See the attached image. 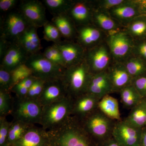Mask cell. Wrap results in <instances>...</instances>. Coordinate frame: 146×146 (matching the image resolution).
<instances>
[{
    "instance_id": "cell-1",
    "label": "cell",
    "mask_w": 146,
    "mask_h": 146,
    "mask_svg": "<svg viewBox=\"0 0 146 146\" xmlns=\"http://www.w3.org/2000/svg\"><path fill=\"white\" fill-rule=\"evenodd\" d=\"M93 74L84 58L66 68L61 80L68 96L76 98L86 94Z\"/></svg>"
},
{
    "instance_id": "cell-33",
    "label": "cell",
    "mask_w": 146,
    "mask_h": 146,
    "mask_svg": "<svg viewBox=\"0 0 146 146\" xmlns=\"http://www.w3.org/2000/svg\"><path fill=\"white\" fill-rule=\"evenodd\" d=\"M28 125L16 121L11 124L9 132L8 141L10 143H15L22 137L28 128Z\"/></svg>"
},
{
    "instance_id": "cell-16",
    "label": "cell",
    "mask_w": 146,
    "mask_h": 146,
    "mask_svg": "<svg viewBox=\"0 0 146 146\" xmlns=\"http://www.w3.org/2000/svg\"><path fill=\"white\" fill-rule=\"evenodd\" d=\"M54 44L61 52L66 68L84 59L86 49L74 40L64 39Z\"/></svg>"
},
{
    "instance_id": "cell-22",
    "label": "cell",
    "mask_w": 146,
    "mask_h": 146,
    "mask_svg": "<svg viewBox=\"0 0 146 146\" xmlns=\"http://www.w3.org/2000/svg\"><path fill=\"white\" fill-rule=\"evenodd\" d=\"M92 23L107 35L124 29L107 11L94 7Z\"/></svg>"
},
{
    "instance_id": "cell-40",
    "label": "cell",
    "mask_w": 146,
    "mask_h": 146,
    "mask_svg": "<svg viewBox=\"0 0 146 146\" xmlns=\"http://www.w3.org/2000/svg\"><path fill=\"white\" fill-rule=\"evenodd\" d=\"M131 84L142 98H146V74L133 78Z\"/></svg>"
},
{
    "instance_id": "cell-11",
    "label": "cell",
    "mask_w": 146,
    "mask_h": 146,
    "mask_svg": "<svg viewBox=\"0 0 146 146\" xmlns=\"http://www.w3.org/2000/svg\"><path fill=\"white\" fill-rule=\"evenodd\" d=\"M142 131L122 120L115 122L112 136L123 146H140Z\"/></svg>"
},
{
    "instance_id": "cell-32",
    "label": "cell",
    "mask_w": 146,
    "mask_h": 146,
    "mask_svg": "<svg viewBox=\"0 0 146 146\" xmlns=\"http://www.w3.org/2000/svg\"><path fill=\"white\" fill-rule=\"evenodd\" d=\"M44 38L47 41L53 42L56 44L61 41L63 38L57 28L48 21L44 27Z\"/></svg>"
},
{
    "instance_id": "cell-42",
    "label": "cell",
    "mask_w": 146,
    "mask_h": 146,
    "mask_svg": "<svg viewBox=\"0 0 146 146\" xmlns=\"http://www.w3.org/2000/svg\"><path fill=\"white\" fill-rule=\"evenodd\" d=\"M11 91L16 94L19 98H23L27 97L29 89L21 84L18 83L13 86Z\"/></svg>"
},
{
    "instance_id": "cell-14",
    "label": "cell",
    "mask_w": 146,
    "mask_h": 146,
    "mask_svg": "<svg viewBox=\"0 0 146 146\" xmlns=\"http://www.w3.org/2000/svg\"><path fill=\"white\" fill-rule=\"evenodd\" d=\"M29 56L18 43H11L1 58L0 67L9 72H12L20 65L25 64Z\"/></svg>"
},
{
    "instance_id": "cell-34",
    "label": "cell",
    "mask_w": 146,
    "mask_h": 146,
    "mask_svg": "<svg viewBox=\"0 0 146 146\" xmlns=\"http://www.w3.org/2000/svg\"><path fill=\"white\" fill-rule=\"evenodd\" d=\"M13 86L20 83L25 79L32 76V71L25 64L20 65L11 72Z\"/></svg>"
},
{
    "instance_id": "cell-23",
    "label": "cell",
    "mask_w": 146,
    "mask_h": 146,
    "mask_svg": "<svg viewBox=\"0 0 146 146\" xmlns=\"http://www.w3.org/2000/svg\"><path fill=\"white\" fill-rule=\"evenodd\" d=\"M51 22L57 28L64 39L74 40L76 39V27L67 13L53 16Z\"/></svg>"
},
{
    "instance_id": "cell-6",
    "label": "cell",
    "mask_w": 146,
    "mask_h": 146,
    "mask_svg": "<svg viewBox=\"0 0 146 146\" xmlns=\"http://www.w3.org/2000/svg\"><path fill=\"white\" fill-rule=\"evenodd\" d=\"M30 25H31L19 10L9 12L1 24L0 39L10 44L16 43Z\"/></svg>"
},
{
    "instance_id": "cell-13",
    "label": "cell",
    "mask_w": 146,
    "mask_h": 146,
    "mask_svg": "<svg viewBox=\"0 0 146 146\" xmlns=\"http://www.w3.org/2000/svg\"><path fill=\"white\" fill-rule=\"evenodd\" d=\"M76 41L86 50L105 40L107 34L93 24L76 27Z\"/></svg>"
},
{
    "instance_id": "cell-28",
    "label": "cell",
    "mask_w": 146,
    "mask_h": 146,
    "mask_svg": "<svg viewBox=\"0 0 146 146\" xmlns=\"http://www.w3.org/2000/svg\"><path fill=\"white\" fill-rule=\"evenodd\" d=\"M119 93L122 104L128 109H132L143 99L132 84L123 88Z\"/></svg>"
},
{
    "instance_id": "cell-5",
    "label": "cell",
    "mask_w": 146,
    "mask_h": 146,
    "mask_svg": "<svg viewBox=\"0 0 146 146\" xmlns=\"http://www.w3.org/2000/svg\"><path fill=\"white\" fill-rule=\"evenodd\" d=\"M105 41L114 62L123 63L132 56L135 41L124 29L107 35Z\"/></svg>"
},
{
    "instance_id": "cell-27",
    "label": "cell",
    "mask_w": 146,
    "mask_h": 146,
    "mask_svg": "<svg viewBox=\"0 0 146 146\" xmlns=\"http://www.w3.org/2000/svg\"><path fill=\"white\" fill-rule=\"evenodd\" d=\"M123 121L131 126L143 129L146 127V106L142 102L133 107Z\"/></svg>"
},
{
    "instance_id": "cell-2",
    "label": "cell",
    "mask_w": 146,
    "mask_h": 146,
    "mask_svg": "<svg viewBox=\"0 0 146 146\" xmlns=\"http://www.w3.org/2000/svg\"><path fill=\"white\" fill-rule=\"evenodd\" d=\"M81 120L82 127L91 138L103 143L112 137L116 121L108 117L98 108Z\"/></svg>"
},
{
    "instance_id": "cell-4",
    "label": "cell",
    "mask_w": 146,
    "mask_h": 146,
    "mask_svg": "<svg viewBox=\"0 0 146 146\" xmlns=\"http://www.w3.org/2000/svg\"><path fill=\"white\" fill-rule=\"evenodd\" d=\"M25 64L33 76L45 82L61 79L66 69L52 63L41 52L29 56Z\"/></svg>"
},
{
    "instance_id": "cell-24",
    "label": "cell",
    "mask_w": 146,
    "mask_h": 146,
    "mask_svg": "<svg viewBox=\"0 0 146 146\" xmlns=\"http://www.w3.org/2000/svg\"><path fill=\"white\" fill-rule=\"evenodd\" d=\"M98 108L111 119L115 121L122 120L117 100L110 95H106L100 100Z\"/></svg>"
},
{
    "instance_id": "cell-15",
    "label": "cell",
    "mask_w": 146,
    "mask_h": 146,
    "mask_svg": "<svg viewBox=\"0 0 146 146\" xmlns=\"http://www.w3.org/2000/svg\"><path fill=\"white\" fill-rule=\"evenodd\" d=\"M93 10L92 1L75 0L67 14L78 27L92 24Z\"/></svg>"
},
{
    "instance_id": "cell-3",
    "label": "cell",
    "mask_w": 146,
    "mask_h": 146,
    "mask_svg": "<svg viewBox=\"0 0 146 146\" xmlns=\"http://www.w3.org/2000/svg\"><path fill=\"white\" fill-rule=\"evenodd\" d=\"M72 99L67 96L63 99L43 107L40 123L44 129H54L67 122L72 112Z\"/></svg>"
},
{
    "instance_id": "cell-8",
    "label": "cell",
    "mask_w": 146,
    "mask_h": 146,
    "mask_svg": "<svg viewBox=\"0 0 146 146\" xmlns=\"http://www.w3.org/2000/svg\"><path fill=\"white\" fill-rule=\"evenodd\" d=\"M76 121H69L58 131L57 141L60 146H91L89 134L81 124Z\"/></svg>"
},
{
    "instance_id": "cell-47",
    "label": "cell",
    "mask_w": 146,
    "mask_h": 146,
    "mask_svg": "<svg viewBox=\"0 0 146 146\" xmlns=\"http://www.w3.org/2000/svg\"><path fill=\"white\" fill-rule=\"evenodd\" d=\"M143 102L144 104H145V106H146V98L143 99Z\"/></svg>"
},
{
    "instance_id": "cell-20",
    "label": "cell",
    "mask_w": 146,
    "mask_h": 146,
    "mask_svg": "<svg viewBox=\"0 0 146 146\" xmlns=\"http://www.w3.org/2000/svg\"><path fill=\"white\" fill-rule=\"evenodd\" d=\"M73 102L72 112L82 119L98 108L99 99L86 93L76 98Z\"/></svg>"
},
{
    "instance_id": "cell-41",
    "label": "cell",
    "mask_w": 146,
    "mask_h": 146,
    "mask_svg": "<svg viewBox=\"0 0 146 146\" xmlns=\"http://www.w3.org/2000/svg\"><path fill=\"white\" fill-rule=\"evenodd\" d=\"M11 123L8 122L3 117L0 119V145L3 146L8 138L9 132Z\"/></svg>"
},
{
    "instance_id": "cell-30",
    "label": "cell",
    "mask_w": 146,
    "mask_h": 146,
    "mask_svg": "<svg viewBox=\"0 0 146 146\" xmlns=\"http://www.w3.org/2000/svg\"><path fill=\"white\" fill-rule=\"evenodd\" d=\"M45 7L53 15L67 13L74 3V0H44Z\"/></svg>"
},
{
    "instance_id": "cell-10",
    "label": "cell",
    "mask_w": 146,
    "mask_h": 146,
    "mask_svg": "<svg viewBox=\"0 0 146 146\" xmlns=\"http://www.w3.org/2000/svg\"><path fill=\"white\" fill-rule=\"evenodd\" d=\"M46 7L38 0H25L21 2L18 10L31 25L37 28L44 27L48 22L46 16Z\"/></svg>"
},
{
    "instance_id": "cell-9",
    "label": "cell",
    "mask_w": 146,
    "mask_h": 146,
    "mask_svg": "<svg viewBox=\"0 0 146 146\" xmlns=\"http://www.w3.org/2000/svg\"><path fill=\"white\" fill-rule=\"evenodd\" d=\"M43 110L38 100L25 98H19L13 114L16 121L29 125L41 122Z\"/></svg>"
},
{
    "instance_id": "cell-44",
    "label": "cell",
    "mask_w": 146,
    "mask_h": 146,
    "mask_svg": "<svg viewBox=\"0 0 146 146\" xmlns=\"http://www.w3.org/2000/svg\"><path fill=\"white\" fill-rule=\"evenodd\" d=\"M36 79L37 78L33 76H31L25 79V80H23L19 83L21 84L22 85H23L28 89H29L32 86L33 84L34 83Z\"/></svg>"
},
{
    "instance_id": "cell-48",
    "label": "cell",
    "mask_w": 146,
    "mask_h": 146,
    "mask_svg": "<svg viewBox=\"0 0 146 146\" xmlns=\"http://www.w3.org/2000/svg\"></svg>"
},
{
    "instance_id": "cell-21",
    "label": "cell",
    "mask_w": 146,
    "mask_h": 146,
    "mask_svg": "<svg viewBox=\"0 0 146 146\" xmlns=\"http://www.w3.org/2000/svg\"><path fill=\"white\" fill-rule=\"evenodd\" d=\"M37 29L36 27L30 25L21 35L16 42L25 50L29 56L40 52L42 48Z\"/></svg>"
},
{
    "instance_id": "cell-25",
    "label": "cell",
    "mask_w": 146,
    "mask_h": 146,
    "mask_svg": "<svg viewBox=\"0 0 146 146\" xmlns=\"http://www.w3.org/2000/svg\"><path fill=\"white\" fill-rule=\"evenodd\" d=\"M45 132L34 128H28L21 138L16 141L17 146H42Z\"/></svg>"
},
{
    "instance_id": "cell-18",
    "label": "cell",
    "mask_w": 146,
    "mask_h": 146,
    "mask_svg": "<svg viewBox=\"0 0 146 146\" xmlns=\"http://www.w3.org/2000/svg\"><path fill=\"white\" fill-rule=\"evenodd\" d=\"M113 92H119L123 88L131 84V76L123 63L114 62L106 71Z\"/></svg>"
},
{
    "instance_id": "cell-19",
    "label": "cell",
    "mask_w": 146,
    "mask_h": 146,
    "mask_svg": "<svg viewBox=\"0 0 146 146\" xmlns=\"http://www.w3.org/2000/svg\"><path fill=\"white\" fill-rule=\"evenodd\" d=\"M112 93L114 92L112 84L106 71L93 74L86 93L100 100Z\"/></svg>"
},
{
    "instance_id": "cell-36",
    "label": "cell",
    "mask_w": 146,
    "mask_h": 146,
    "mask_svg": "<svg viewBox=\"0 0 146 146\" xmlns=\"http://www.w3.org/2000/svg\"><path fill=\"white\" fill-rule=\"evenodd\" d=\"M91 1L94 8L108 12L112 8L123 3L125 1V0H100Z\"/></svg>"
},
{
    "instance_id": "cell-35",
    "label": "cell",
    "mask_w": 146,
    "mask_h": 146,
    "mask_svg": "<svg viewBox=\"0 0 146 146\" xmlns=\"http://www.w3.org/2000/svg\"><path fill=\"white\" fill-rule=\"evenodd\" d=\"M13 87L11 73L0 67V90L9 92Z\"/></svg>"
},
{
    "instance_id": "cell-7",
    "label": "cell",
    "mask_w": 146,
    "mask_h": 146,
    "mask_svg": "<svg viewBox=\"0 0 146 146\" xmlns=\"http://www.w3.org/2000/svg\"><path fill=\"white\" fill-rule=\"evenodd\" d=\"M84 59L93 74L106 72L114 62L105 40L86 50Z\"/></svg>"
},
{
    "instance_id": "cell-45",
    "label": "cell",
    "mask_w": 146,
    "mask_h": 146,
    "mask_svg": "<svg viewBox=\"0 0 146 146\" xmlns=\"http://www.w3.org/2000/svg\"><path fill=\"white\" fill-rule=\"evenodd\" d=\"M102 146H123L112 137L105 141L102 143Z\"/></svg>"
},
{
    "instance_id": "cell-37",
    "label": "cell",
    "mask_w": 146,
    "mask_h": 146,
    "mask_svg": "<svg viewBox=\"0 0 146 146\" xmlns=\"http://www.w3.org/2000/svg\"><path fill=\"white\" fill-rule=\"evenodd\" d=\"M45 82L37 78L32 86L29 89L26 98L31 99L38 100L42 94Z\"/></svg>"
},
{
    "instance_id": "cell-46",
    "label": "cell",
    "mask_w": 146,
    "mask_h": 146,
    "mask_svg": "<svg viewBox=\"0 0 146 146\" xmlns=\"http://www.w3.org/2000/svg\"><path fill=\"white\" fill-rule=\"evenodd\" d=\"M140 146H146V127L142 129Z\"/></svg>"
},
{
    "instance_id": "cell-26",
    "label": "cell",
    "mask_w": 146,
    "mask_h": 146,
    "mask_svg": "<svg viewBox=\"0 0 146 146\" xmlns=\"http://www.w3.org/2000/svg\"><path fill=\"white\" fill-rule=\"evenodd\" d=\"M134 41L146 39V16L137 17L124 27Z\"/></svg>"
},
{
    "instance_id": "cell-31",
    "label": "cell",
    "mask_w": 146,
    "mask_h": 146,
    "mask_svg": "<svg viewBox=\"0 0 146 146\" xmlns=\"http://www.w3.org/2000/svg\"><path fill=\"white\" fill-rule=\"evenodd\" d=\"M43 54L46 59L52 63L66 69V64L61 52L54 44L47 47Z\"/></svg>"
},
{
    "instance_id": "cell-12",
    "label": "cell",
    "mask_w": 146,
    "mask_h": 146,
    "mask_svg": "<svg viewBox=\"0 0 146 146\" xmlns=\"http://www.w3.org/2000/svg\"><path fill=\"white\" fill-rule=\"evenodd\" d=\"M108 12L123 28L137 17L143 15L137 1L125 0Z\"/></svg>"
},
{
    "instance_id": "cell-43",
    "label": "cell",
    "mask_w": 146,
    "mask_h": 146,
    "mask_svg": "<svg viewBox=\"0 0 146 146\" xmlns=\"http://www.w3.org/2000/svg\"><path fill=\"white\" fill-rule=\"evenodd\" d=\"M17 0H1L0 9L1 11H9L14 8L17 4Z\"/></svg>"
},
{
    "instance_id": "cell-17",
    "label": "cell",
    "mask_w": 146,
    "mask_h": 146,
    "mask_svg": "<svg viewBox=\"0 0 146 146\" xmlns=\"http://www.w3.org/2000/svg\"><path fill=\"white\" fill-rule=\"evenodd\" d=\"M69 96L61 79L45 82L38 100L43 107L63 99Z\"/></svg>"
},
{
    "instance_id": "cell-29",
    "label": "cell",
    "mask_w": 146,
    "mask_h": 146,
    "mask_svg": "<svg viewBox=\"0 0 146 146\" xmlns=\"http://www.w3.org/2000/svg\"><path fill=\"white\" fill-rule=\"evenodd\" d=\"M132 79L146 74V62L131 56L123 63Z\"/></svg>"
},
{
    "instance_id": "cell-38",
    "label": "cell",
    "mask_w": 146,
    "mask_h": 146,
    "mask_svg": "<svg viewBox=\"0 0 146 146\" xmlns=\"http://www.w3.org/2000/svg\"><path fill=\"white\" fill-rule=\"evenodd\" d=\"M10 98L9 92L0 90L1 117L8 114L10 111Z\"/></svg>"
},
{
    "instance_id": "cell-39",
    "label": "cell",
    "mask_w": 146,
    "mask_h": 146,
    "mask_svg": "<svg viewBox=\"0 0 146 146\" xmlns=\"http://www.w3.org/2000/svg\"><path fill=\"white\" fill-rule=\"evenodd\" d=\"M134 41L132 55L146 62V39Z\"/></svg>"
}]
</instances>
